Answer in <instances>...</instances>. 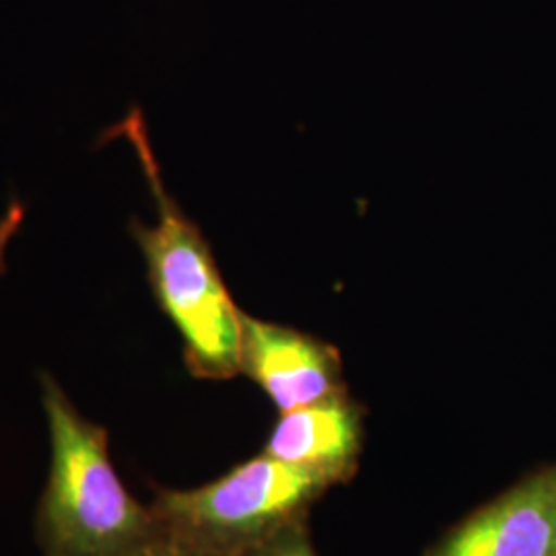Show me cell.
I'll list each match as a JSON object with an SVG mask.
<instances>
[{
  "label": "cell",
  "instance_id": "1",
  "mask_svg": "<svg viewBox=\"0 0 556 556\" xmlns=\"http://www.w3.org/2000/svg\"><path fill=\"white\" fill-rule=\"evenodd\" d=\"M110 137H119L135 149L155 200L157 223L147 227L142 220L132 219L128 229L147 262V278L155 301L184 342L188 371L194 378L213 381L236 378L241 374L243 312L229 295L199 225L186 217L167 192L139 108H132L101 140Z\"/></svg>",
  "mask_w": 556,
  "mask_h": 556
},
{
  "label": "cell",
  "instance_id": "2",
  "mask_svg": "<svg viewBox=\"0 0 556 556\" xmlns=\"http://www.w3.org/2000/svg\"><path fill=\"white\" fill-rule=\"evenodd\" d=\"M50 470L36 536L41 556H130L165 536L151 505L122 482L108 431L83 417L52 374H40Z\"/></svg>",
  "mask_w": 556,
  "mask_h": 556
},
{
  "label": "cell",
  "instance_id": "3",
  "mask_svg": "<svg viewBox=\"0 0 556 556\" xmlns=\"http://www.w3.org/2000/svg\"><path fill=\"white\" fill-rule=\"evenodd\" d=\"M330 482L266 456L186 491H160L151 509L163 534L213 556H239L305 521Z\"/></svg>",
  "mask_w": 556,
  "mask_h": 556
},
{
  "label": "cell",
  "instance_id": "4",
  "mask_svg": "<svg viewBox=\"0 0 556 556\" xmlns=\"http://www.w3.org/2000/svg\"><path fill=\"white\" fill-rule=\"evenodd\" d=\"M425 556H556V462L464 517Z\"/></svg>",
  "mask_w": 556,
  "mask_h": 556
},
{
  "label": "cell",
  "instance_id": "5",
  "mask_svg": "<svg viewBox=\"0 0 556 556\" xmlns=\"http://www.w3.org/2000/svg\"><path fill=\"white\" fill-rule=\"evenodd\" d=\"M239 367L268 394L280 415L349 394L332 344L248 314H241Z\"/></svg>",
  "mask_w": 556,
  "mask_h": 556
},
{
  "label": "cell",
  "instance_id": "6",
  "mask_svg": "<svg viewBox=\"0 0 556 556\" xmlns=\"http://www.w3.org/2000/svg\"><path fill=\"white\" fill-rule=\"evenodd\" d=\"M363 441V406L342 394L282 413L264 445V454L309 470L337 486L355 477Z\"/></svg>",
  "mask_w": 556,
  "mask_h": 556
},
{
  "label": "cell",
  "instance_id": "7",
  "mask_svg": "<svg viewBox=\"0 0 556 556\" xmlns=\"http://www.w3.org/2000/svg\"><path fill=\"white\" fill-rule=\"evenodd\" d=\"M239 556H318L312 544V536L307 530V519L298 521L285 530H280L258 546L241 553Z\"/></svg>",
  "mask_w": 556,
  "mask_h": 556
},
{
  "label": "cell",
  "instance_id": "8",
  "mask_svg": "<svg viewBox=\"0 0 556 556\" xmlns=\"http://www.w3.org/2000/svg\"><path fill=\"white\" fill-rule=\"evenodd\" d=\"M23 220H25V206L20 200H11L9 208L0 217V275L7 273V248L11 239L20 233Z\"/></svg>",
  "mask_w": 556,
  "mask_h": 556
},
{
  "label": "cell",
  "instance_id": "9",
  "mask_svg": "<svg viewBox=\"0 0 556 556\" xmlns=\"http://www.w3.org/2000/svg\"><path fill=\"white\" fill-rule=\"evenodd\" d=\"M130 556H213L206 555V553H200V551H194V548H190V546H186V544H179L176 540H172V538L163 536L157 542H153L151 546H147V548H142L139 553H135V555Z\"/></svg>",
  "mask_w": 556,
  "mask_h": 556
}]
</instances>
